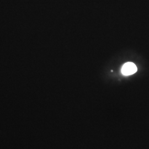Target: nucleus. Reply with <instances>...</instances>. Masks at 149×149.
I'll use <instances>...</instances> for the list:
<instances>
[{
    "instance_id": "f257e3e1",
    "label": "nucleus",
    "mask_w": 149,
    "mask_h": 149,
    "mask_svg": "<svg viewBox=\"0 0 149 149\" xmlns=\"http://www.w3.org/2000/svg\"><path fill=\"white\" fill-rule=\"evenodd\" d=\"M137 71V67L132 63H127L123 66L122 72L125 76L131 75L135 74Z\"/></svg>"
}]
</instances>
